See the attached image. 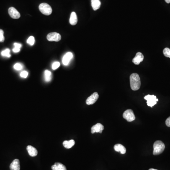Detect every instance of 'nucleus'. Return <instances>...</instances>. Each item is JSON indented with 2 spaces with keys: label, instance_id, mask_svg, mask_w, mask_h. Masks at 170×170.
<instances>
[{
  "label": "nucleus",
  "instance_id": "27",
  "mask_svg": "<svg viewBox=\"0 0 170 170\" xmlns=\"http://www.w3.org/2000/svg\"><path fill=\"white\" fill-rule=\"evenodd\" d=\"M166 124L167 126L170 127V116L167 119L166 121Z\"/></svg>",
  "mask_w": 170,
  "mask_h": 170
},
{
  "label": "nucleus",
  "instance_id": "5",
  "mask_svg": "<svg viewBox=\"0 0 170 170\" xmlns=\"http://www.w3.org/2000/svg\"><path fill=\"white\" fill-rule=\"evenodd\" d=\"M123 117L129 122H131L135 120V116L134 113L131 109H128L124 112Z\"/></svg>",
  "mask_w": 170,
  "mask_h": 170
},
{
  "label": "nucleus",
  "instance_id": "7",
  "mask_svg": "<svg viewBox=\"0 0 170 170\" xmlns=\"http://www.w3.org/2000/svg\"><path fill=\"white\" fill-rule=\"evenodd\" d=\"M99 98V95L97 92H95L88 97L86 100V103L88 105H91L95 103Z\"/></svg>",
  "mask_w": 170,
  "mask_h": 170
},
{
  "label": "nucleus",
  "instance_id": "17",
  "mask_svg": "<svg viewBox=\"0 0 170 170\" xmlns=\"http://www.w3.org/2000/svg\"><path fill=\"white\" fill-rule=\"evenodd\" d=\"M91 5L94 11L98 10L101 6L100 0H91Z\"/></svg>",
  "mask_w": 170,
  "mask_h": 170
},
{
  "label": "nucleus",
  "instance_id": "21",
  "mask_svg": "<svg viewBox=\"0 0 170 170\" xmlns=\"http://www.w3.org/2000/svg\"><path fill=\"white\" fill-rule=\"evenodd\" d=\"M163 54L165 56L170 58V49L169 48H164L163 50Z\"/></svg>",
  "mask_w": 170,
  "mask_h": 170
},
{
  "label": "nucleus",
  "instance_id": "22",
  "mask_svg": "<svg viewBox=\"0 0 170 170\" xmlns=\"http://www.w3.org/2000/svg\"><path fill=\"white\" fill-rule=\"evenodd\" d=\"M27 42L30 46L34 45V43H35V38H34V36H31L29 37Z\"/></svg>",
  "mask_w": 170,
  "mask_h": 170
},
{
  "label": "nucleus",
  "instance_id": "11",
  "mask_svg": "<svg viewBox=\"0 0 170 170\" xmlns=\"http://www.w3.org/2000/svg\"><path fill=\"white\" fill-rule=\"evenodd\" d=\"M73 56V55L72 53L71 52L67 53L62 58V64L65 66L68 65L70 60L72 59Z\"/></svg>",
  "mask_w": 170,
  "mask_h": 170
},
{
  "label": "nucleus",
  "instance_id": "25",
  "mask_svg": "<svg viewBox=\"0 0 170 170\" xmlns=\"http://www.w3.org/2000/svg\"><path fill=\"white\" fill-rule=\"evenodd\" d=\"M4 31L2 30H0V42H3L4 41Z\"/></svg>",
  "mask_w": 170,
  "mask_h": 170
},
{
  "label": "nucleus",
  "instance_id": "9",
  "mask_svg": "<svg viewBox=\"0 0 170 170\" xmlns=\"http://www.w3.org/2000/svg\"><path fill=\"white\" fill-rule=\"evenodd\" d=\"M144 59V55H143L142 53H140V52H138V53H137L135 57L132 59V62L135 64H140L141 62L143 61Z\"/></svg>",
  "mask_w": 170,
  "mask_h": 170
},
{
  "label": "nucleus",
  "instance_id": "8",
  "mask_svg": "<svg viewBox=\"0 0 170 170\" xmlns=\"http://www.w3.org/2000/svg\"><path fill=\"white\" fill-rule=\"evenodd\" d=\"M9 14L11 18L14 19H18L20 17V14L15 8L11 7L8 9Z\"/></svg>",
  "mask_w": 170,
  "mask_h": 170
},
{
  "label": "nucleus",
  "instance_id": "3",
  "mask_svg": "<svg viewBox=\"0 0 170 170\" xmlns=\"http://www.w3.org/2000/svg\"><path fill=\"white\" fill-rule=\"evenodd\" d=\"M39 9L41 13L45 15H50L52 13V9L49 5L46 3H42L39 6Z\"/></svg>",
  "mask_w": 170,
  "mask_h": 170
},
{
  "label": "nucleus",
  "instance_id": "4",
  "mask_svg": "<svg viewBox=\"0 0 170 170\" xmlns=\"http://www.w3.org/2000/svg\"><path fill=\"white\" fill-rule=\"evenodd\" d=\"M144 98L147 101V104L148 106H154L155 104H156L157 102L158 101V99L156 98V96L154 95H148L145 96Z\"/></svg>",
  "mask_w": 170,
  "mask_h": 170
},
{
  "label": "nucleus",
  "instance_id": "19",
  "mask_svg": "<svg viewBox=\"0 0 170 170\" xmlns=\"http://www.w3.org/2000/svg\"><path fill=\"white\" fill-rule=\"evenodd\" d=\"M52 79V74L49 70H46L45 72V80L46 82L51 81Z\"/></svg>",
  "mask_w": 170,
  "mask_h": 170
},
{
  "label": "nucleus",
  "instance_id": "20",
  "mask_svg": "<svg viewBox=\"0 0 170 170\" xmlns=\"http://www.w3.org/2000/svg\"><path fill=\"white\" fill-rule=\"evenodd\" d=\"M1 55L3 56L7 57L9 58L11 57V54H10V50L9 49H6L5 50L1 52Z\"/></svg>",
  "mask_w": 170,
  "mask_h": 170
},
{
  "label": "nucleus",
  "instance_id": "29",
  "mask_svg": "<svg viewBox=\"0 0 170 170\" xmlns=\"http://www.w3.org/2000/svg\"><path fill=\"white\" fill-rule=\"evenodd\" d=\"M20 49H19V48H16V47H14L13 48V52H14V53H18V52H20Z\"/></svg>",
  "mask_w": 170,
  "mask_h": 170
},
{
  "label": "nucleus",
  "instance_id": "24",
  "mask_svg": "<svg viewBox=\"0 0 170 170\" xmlns=\"http://www.w3.org/2000/svg\"><path fill=\"white\" fill-rule=\"evenodd\" d=\"M14 69L17 70H20L22 69L23 66L20 64H16L14 65Z\"/></svg>",
  "mask_w": 170,
  "mask_h": 170
},
{
  "label": "nucleus",
  "instance_id": "30",
  "mask_svg": "<svg viewBox=\"0 0 170 170\" xmlns=\"http://www.w3.org/2000/svg\"><path fill=\"white\" fill-rule=\"evenodd\" d=\"M165 1L167 4H170V0H165Z\"/></svg>",
  "mask_w": 170,
  "mask_h": 170
},
{
  "label": "nucleus",
  "instance_id": "31",
  "mask_svg": "<svg viewBox=\"0 0 170 170\" xmlns=\"http://www.w3.org/2000/svg\"><path fill=\"white\" fill-rule=\"evenodd\" d=\"M149 170H156V169H153V168H151V169H149Z\"/></svg>",
  "mask_w": 170,
  "mask_h": 170
},
{
  "label": "nucleus",
  "instance_id": "23",
  "mask_svg": "<svg viewBox=\"0 0 170 170\" xmlns=\"http://www.w3.org/2000/svg\"><path fill=\"white\" fill-rule=\"evenodd\" d=\"M60 66V63L58 61H55L54 64L52 65V69L54 70H55V69H57L59 68Z\"/></svg>",
  "mask_w": 170,
  "mask_h": 170
},
{
  "label": "nucleus",
  "instance_id": "1",
  "mask_svg": "<svg viewBox=\"0 0 170 170\" xmlns=\"http://www.w3.org/2000/svg\"><path fill=\"white\" fill-rule=\"evenodd\" d=\"M130 87L132 90H137L141 86L140 79L137 73H133L130 76Z\"/></svg>",
  "mask_w": 170,
  "mask_h": 170
},
{
  "label": "nucleus",
  "instance_id": "6",
  "mask_svg": "<svg viewBox=\"0 0 170 170\" xmlns=\"http://www.w3.org/2000/svg\"><path fill=\"white\" fill-rule=\"evenodd\" d=\"M47 39L48 41L50 42H58L61 39V35L56 32H52L47 35Z\"/></svg>",
  "mask_w": 170,
  "mask_h": 170
},
{
  "label": "nucleus",
  "instance_id": "2",
  "mask_svg": "<svg viewBox=\"0 0 170 170\" xmlns=\"http://www.w3.org/2000/svg\"><path fill=\"white\" fill-rule=\"evenodd\" d=\"M153 155H158L162 154L165 149L164 143L160 140L156 141L154 144Z\"/></svg>",
  "mask_w": 170,
  "mask_h": 170
},
{
  "label": "nucleus",
  "instance_id": "18",
  "mask_svg": "<svg viewBox=\"0 0 170 170\" xmlns=\"http://www.w3.org/2000/svg\"><path fill=\"white\" fill-rule=\"evenodd\" d=\"M75 141L74 140H72L69 141L65 140L63 142V145L65 148L69 149L75 145Z\"/></svg>",
  "mask_w": 170,
  "mask_h": 170
},
{
  "label": "nucleus",
  "instance_id": "12",
  "mask_svg": "<svg viewBox=\"0 0 170 170\" xmlns=\"http://www.w3.org/2000/svg\"><path fill=\"white\" fill-rule=\"evenodd\" d=\"M9 168L11 170H20V163L18 159L14 160L11 163Z\"/></svg>",
  "mask_w": 170,
  "mask_h": 170
},
{
  "label": "nucleus",
  "instance_id": "14",
  "mask_svg": "<svg viewBox=\"0 0 170 170\" xmlns=\"http://www.w3.org/2000/svg\"><path fill=\"white\" fill-rule=\"evenodd\" d=\"M114 149L116 152H119L122 154H125L126 152V148L123 145L120 144L115 145L114 146Z\"/></svg>",
  "mask_w": 170,
  "mask_h": 170
},
{
  "label": "nucleus",
  "instance_id": "28",
  "mask_svg": "<svg viewBox=\"0 0 170 170\" xmlns=\"http://www.w3.org/2000/svg\"><path fill=\"white\" fill-rule=\"evenodd\" d=\"M14 45L15 47H16V48H19V49H20V48L22 47V45H21L20 43H14Z\"/></svg>",
  "mask_w": 170,
  "mask_h": 170
},
{
  "label": "nucleus",
  "instance_id": "10",
  "mask_svg": "<svg viewBox=\"0 0 170 170\" xmlns=\"http://www.w3.org/2000/svg\"><path fill=\"white\" fill-rule=\"evenodd\" d=\"M104 129L103 126L101 123H97L96 124L93 126L91 128V133L94 134L95 132L102 133L103 130Z\"/></svg>",
  "mask_w": 170,
  "mask_h": 170
},
{
  "label": "nucleus",
  "instance_id": "16",
  "mask_svg": "<svg viewBox=\"0 0 170 170\" xmlns=\"http://www.w3.org/2000/svg\"><path fill=\"white\" fill-rule=\"evenodd\" d=\"M53 170H67L64 165L60 163H55L54 165L52 166Z\"/></svg>",
  "mask_w": 170,
  "mask_h": 170
},
{
  "label": "nucleus",
  "instance_id": "15",
  "mask_svg": "<svg viewBox=\"0 0 170 170\" xmlns=\"http://www.w3.org/2000/svg\"><path fill=\"white\" fill-rule=\"evenodd\" d=\"M77 22V18L76 13L75 12H72L70 14L69 19V23L73 26L76 25Z\"/></svg>",
  "mask_w": 170,
  "mask_h": 170
},
{
  "label": "nucleus",
  "instance_id": "13",
  "mask_svg": "<svg viewBox=\"0 0 170 170\" xmlns=\"http://www.w3.org/2000/svg\"><path fill=\"white\" fill-rule=\"evenodd\" d=\"M27 149L28 154L30 155V156L34 157V156H36L38 155V150H36L35 148L32 147L31 145H28L27 147Z\"/></svg>",
  "mask_w": 170,
  "mask_h": 170
},
{
  "label": "nucleus",
  "instance_id": "26",
  "mask_svg": "<svg viewBox=\"0 0 170 170\" xmlns=\"http://www.w3.org/2000/svg\"><path fill=\"white\" fill-rule=\"evenodd\" d=\"M28 72L26 71H23L20 73V76L21 77H23V78H27V76H28Z\"/></svg>",
  "mask_w": 170,
  "mask_h": 170
}]
</instances>
